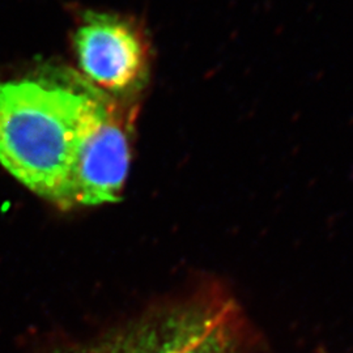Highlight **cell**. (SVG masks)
Instances as JSON below:
<instances>
[{
  "label": "cell",
  "instance_id": "3957f363",
  "mask_svg": "<svg viewBox=\"0 0 353 353\" xmlns=\"http://www.w3.org/2000/svg\"><path fill=\"white\" fill-rule=\"evenodd\" d=\"M74 46L83 77L113 99L130 96L144 85L150 46L130 20L87 13L75 32Z\"/></svg>",
  "mask_w": 353,
  "mask_h": 353
},
{
  "label": "cell",
  "instance_id": "277c9868",
  "mask_svg": "<svg viewBox=\"0 0 353 353\" xmlns=\"http://www.w3.org/2000/svg\"><path fill=\"white\" fill-rule=\"evenodd\" d=\"M130 121L110 97L83 141L74 174L75 207L118 202L131 161Z\"/></svg>",
  "mask_w": 353,
  "mask_h": 353
},
{
  "label": "cell",
  "instance_id": "6da1fadb",
  "mask_svg": "<svg viewBox=\"0 0 353 353\" xmlns=\"http://www.w3.org/2000/svg\"><path fill=\"white\" fill-rule=\"evenodd\" d=\"M110 97L70 70L0 79V164L42 199L75 208L79 153Z\"/></svg>",
  "mask_w": 353,
  "mask_h": 353
},
{
  "label": "cell",
  "instance_id": "7a4b0ae2",
  "mask_svg": "<svg viewBox=\"0 0 353 353\" xmlns=\"http://www.w3.org/2000/svg\"><path fill=\"white\" fill-rule=\"evenodd\" d=\"M242 344L237 307L211 296L160 307L52 353H241Z\"/></svg>",
  "mask_w": 353,
  "mask_h": 353
}]
</instances>
